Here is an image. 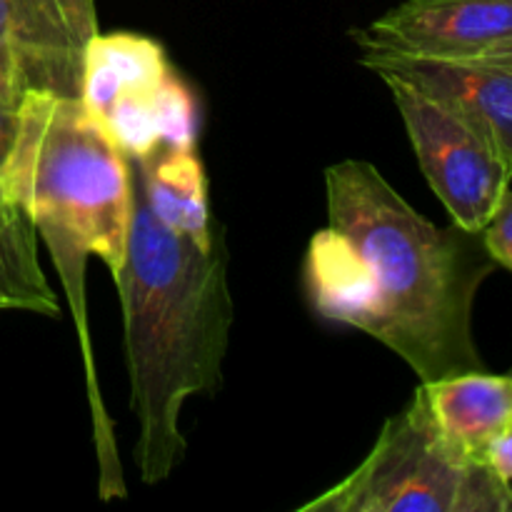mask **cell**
Wrapping results in <instances>:
<instances>
[{
	"label": "cell",
	"mask_w": 512,
	"mask_h": 512,
	"mask_svg": "<svg viewBox=\"0 0 512 512\" xmlns=\"http://www.w3.org/2000/svg\"><path fill=\"white\" fill-rule=\"evenodd\" d=\"M350 35L363 53L413 58L512 55V0H405Z\"/></svg>",
	"instance_id": "obj_8"
},
{
	"label": "cell",
	"mask_w": 512,
	"mask_h": 512,
	"mask_svg": "<svg viewBox=\"0 0 512 512\" xmlns=\"http://www.w3.org/2000/svg\"><path fill=\"white\" fill-rule=\"evenodd\" d=\"M125 260L113 275L123 308L130 410L138 420L135 463L158 485L185 458L180 413L195 395L213 398L233 328L223 235L200 248L160 223L130 178Z\"/></svg>",
	"instance_id": "obj_2"
},
{
	"label": "cell",
	"mask_w": 512,
	"mask_h": 512,
	"mask_svg": "<svg viewBox=\"0 0 512 512\" xmlns=\"http://www.w3.org/2000/svg\"><path fill=\"white\" fill-rule=\"evenodd\" d=\"M325 188L328 228L305 260L315 313L380 340L420 383L485 370L473 305L498 265L480 233L430 223L365 160L330 165Z\"/></svg>",
	"instance_id": "obj_1"
},
{
	"label": "cell",
	"mask_w": 512,
	"mask_h": 512,
	"mask_svg": "<svg viewBox=\"0 0 512 512\" xmlns=\"http://www.w3.org/2000/svg\"><path fill=\"white\" fill-rule=\"evenodd\" d=\"M0 190L25 210L48 245L73 313L93 420L100 500L128 498L115 425L100 395L85 305L88 258H98L110 275L125 260L133 210L128 158L80 98L28 95Z\"/></svg>",
	"instance_id": "obj_3"
},
{
	"label": "cell",
	"mask_w": 512,
	"mask_h": 512,
	"mask_svg": "<svg viewBox=\"0 0 512 512\" xmlns=\"http://www.w3.org/2000/svg\"><path fill=\"white\" fill-rule=\"evenodd\" d=\"M28 230L35 228L28 215H25V210L0 190V243L15 238L20 233H28Z\"/></svg>",
	"instance_id": "obj_15"
},
{
	"label": "cell",
	"mask_w": 512,
	"mask_h": 512,
	"mask_svg": "<svg viewBox=\"0 0 512 512\" xmlns=\"http://www.w3.org/2000/svg\"><path fill=\"white\" fill-rule=\"evenodd\" d=\"M80 100L128 160L158 145H198L193 93L153 38L95 35L85 53Z\"/></svg>",
	"instance_id": "obj_5"
},
{
	"label": "cell",
	"mask_w": 512,
	"mask_h": 512,
	"mask_svg": "<svg viewBox=\"0 0 512 512\" xmlns=\"http://www.w3.org/2000/svg\"><path fill=\"white\" fill-rule=\"evenodd\" d=\"M440 438L455 458L483 465L485 448L512 428V378L485 370L420 383Z\"/></svg>",
	"instance_id": "obj_10"
},
{
	"label": "cell",
	"mask_w": 512,
	"mask_h": 512,
	"mask_svg": "<svg viewBox=\"0 0 512 512\" xmlns=\"http://www.w3.org/2000/svg\"><path fill=\"white\" fill-rule=\"evenodd\" d=\"M0 310H15L13 300L8 298V293L3 290V285H0Z\"/></svg>",
	"instance_id": "obj_16"
},
{
	"label": "cell",
	"mask_w": 512,
	"mask_h": 512,
	"mask_svg": "<svg viewBox=\"0 0 512 512\" xmlns=\"http://www.w3.org/2000/svg\"><path fill=\"white\" fill-rule=\"evenodd\" d=\"M128 165L135 188L160 223L200 248H210L223 235L210 218L208 180L198 158V145H158L143 158L128 160Z\"/></svg>",
	"instance_id": "obj_11"
},
{
	"label": "cell",
	"mask_w": 512,
	"mask_h": 512,
	"mask_svg": "<svg viewBox=\"0 0 512 512\" xmlns=\"http://www.w3.org/2000/svg\"><path fill=\"white\" fill-rule=\"evenodd\" d=\"M23 100L15 95L8 85L0 80V175L5 173L10 155H13L15 140L20 133V118H23Z\"/></svg>",
	"instance_id": "obj_13"
},
{
	"label": "cell",
	"mask_w": 512,
	"mask_h": 512,
	"mask_svg": "<svg viewBox=\"0 0 512 512\" xmlns=\"http://www.w3.org/2000/svg\"><path fill=\"white\" fill-rule=\"evenodd\" d=\"M360 63L383 80H400L463 118L512 163V55L413 58L363 53Z\"/></svg>",
	"instance_id": "obj_9"
},
{
	"label": "cell",
	"mask_w": 512,
	"mask_h": 512,
	"mask_svg": "<svg viewBox=\"0 0 512 512\" xmlns=\"http://www.w3.org/2000/svg\"><path fill=\"white\" fill-rule=\"evenodd\" d=\"M480 240H483L485 253L490 255L498 268H512V188L503 190L498 205H495L493 215L488 223L480 230Z\"/></svg>",
	"instance_id": "obj_12"
},
{
	"label": "cell",
	"mask_w": 512,
	"mask_h": 512,
	"mask_svg": "<svg viewBox=\"0 0 512 512\" xmlns=\"http://www.w3.org/2000/svg\"><path fill=\"white\" fill-rule=\"evenodd\" d=\"M512 490L485 465L455 458L420 385L385 420L368 458L300 512H510Z\"/></svg>",
	"instance_id": "obj_4"
},
{
	"label": "cell",
	"mask_w": 512,
	"mask_h": 512,
	"mask_svg": "<svg viewBox=\"0 0 512 512\" xmlns=\"http://www.w3.org/2000/svg\"><path fill=\"white\" fill-rule=\"evenodd\" d=\"M95 0H0V80L20 98H80Z\"/></svg>",
	"instance_id": "obj_7"
},
{
	"label": "cell",
	"mask_w": 512,
	"mask_h": 512,
	"mask_svg": "<svg viewBox=\"0 0 512 512\" xmlns=\"http://www.w3.org/2000/svg\"><path fill=\"white\" fill-rule=\"evenodd\" d=\"M400 110L425 180L453 218L480 233L510 185L512 163L485 135L400 80H385Z\"/></svg>",
	"instance_id": "obj_6"
},
{
	"label": "cell",
	"mask_w": 512,
	"mask_h": 512,
	"mask_svg": "<svg viewBox=\"0 0 512 512\" xmlns=\"http://www.w3.org/2000/svg\"><path fill=\"white\" fill-rule=\"evenodd\" d=\"M483 465L498 478L500 485L512 490V428L503 430V433L485 448Z\"/></svg>",
	"instance_id": "obj_14"
}]
</instances>
